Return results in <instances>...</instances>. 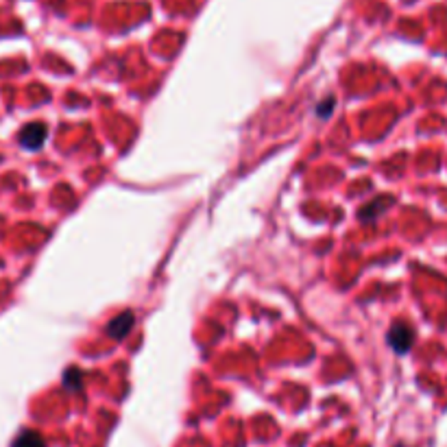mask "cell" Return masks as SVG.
Segmentation results:
<instances>
[{"instance_id": "obj_1", "label": "cell", "mask_w": 447, "mask_h": 447, "mask_svg": "<svg viewBox=\"0 0 447 447\" xmlns=\"http://www.w3.org/2000/svg\"><path fill=\"white\" fill-rule=\"evenodd\" d=\"M389 345L393 347L395 354H408L412 347V340H415V332L410 330L408 323H395L386 336Z\"/></svg>"}, {"instance_id": "obj_2", "label": "cell", "mask_w": 447, "mask_h": 447, "mask_svg": "<svg viewBox=\"0 0 447 447\" xmlns=\"http://www.w3.org/2000/svg\"><path fill=\"white\" fill-rule=\"evenodd\" d=\"M46 133L48 129L44 122H31L20 131V144L28 151H38L46 142Z\"/></svg>"}, {"instance_id": "obj_3", "label": "cell", "mask_w": 447, "mask_h": 447, "mask_svg": "<svg viewBox=\"0 0 447 447\" xmlns=\"http://www.w3.org/2000/svg\"><path fill=\"white\" fill-rule=\"evenodd\" d=\"M131 327H133V315L131 312H122V315H118L116 319H112L107 323V334L112 338L120 340V338H125L129 334Z\"/></svg>"}, {"instance_id": "obj_4", "label": "cell", "mask_w": 447, "mask_h": 447, "mask_svg": "<svg viewBox=\"0 0 447 447\" xmlns=\"http://www.w3.org/2000/svg\"><path fill=\"white\" fill-rule=\"evenodd\" d=\"M11 447H46V441L42 438V434L33 432V430H24L18 434V438L14 441Z\"/></svg>"}, {"instance_id": "obj_5", "label": "cell", "mask_w": 447, "mask_h": 447, "mask_svg": "<svg viewBox=\"0 0 447 447\" xmlns=\"http://www.w3.org/2000/svg\"><path fill=\"white\" fill-rule=\"evenodd\" d=\"M81 380H83V373L79 369H68L63 373V386L70 389V391H79L81 389Z\"/></svg>"}, {"instance_id": "obj_6", "label": "cell", "mask_w": 447, "mask_h": 447, "mask_svg": "<svg viewBox=\"0 0 447 447\" xmlns=\"http://www.w3.org/2000/svg\"><path fill=\"white\" fill-rule=\"evenodd\" d=\"M384 201H389V199H375V201H371V203H367L364 205V210H360V219L362 221H375L377 219V214H380V205H384Z\"/></svg>"}, {"instance_id": "obj_7", "label": "cell", "mask_w": 447, "mask_h": 447, "mask_svg": "<svg viewBox=\"0 0 447 447\" xmlns=\"http://www.w3.org/2000/svg\"><path fill=\"white\" fill-rule=\"evenodd\" d=\"M334 102H336L334 98H323V100H321V105L317 107V114H319L321 118H325L327 114L334 112Z\"/></svg>"}, {"instance_id": "obj_8", "label": "cell", "mask_w": 447, "mask_h": 447, "mask_svg": "<svg viewBox=\"0 0 447 447\" xmlns=\"http://www.w3.org/2000/svg\"><path fill=\"white\" fill-rule=\"evenodd\" d=\"M395 447H408V445H395Z\"/></svg>"}]
</instances>
